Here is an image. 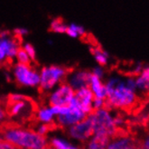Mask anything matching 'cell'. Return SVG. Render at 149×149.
<instances>
[{
  "mask_svg": "<svg viewBox=\"0 0 149 149\" xmlns=\"http://www.w3.org/2000/svg\"><path fill=\"white\" fill-rule=\"evenodd\" d=\"M107 90L106 108L109 109H128L136 103V91L130 89L126 79L112 75L104 81Z\"/></svg>",
  "mask_w": 149,
  "mask_h": 149,
  "instance_id": "obj_1",
  "label": "cell"
},
{
  "mask_svg": "<svg viewBox=\"0 0 149 149\" xmlns=\"http://www.w3.org/2000/svg\"><path fill=\"white\" fill-rule=\"evenodd\" d=\"M0 136L19 149H40L48 146L45 136L20 127H6L1 131Z\"/></svg>",
  "mask_w": 149,
  "mask_h": 149,
  "instance_id": "obj_2",
  "label": "cell"
},
{
  "mask_svg": "<svg viewBox=\"0 0 149 149\" xmlns=\"http://www.w3.org/2000/svg\"><path fill=\"white\" fill-rule=\"evenodd\" d=\"M69 70L58 64L43 66L39 70L40 81L38 89L41 93L47 94L52 89L65 81Z\"/></svg>",
  "mask_w": 149,
  "mask_h": 149,
  "instance_id": "obj_3",
  "label": "cell"
},
{
  "mask_svg": "<svg viewBox=\"0 0 149 149\" xmlns=\"http://www.w3.org/2000/svg\"><path fill=\"white\" fill-rule=\"evenodd\" d=\"M10 73L12 80L18 86L26 89H38L39 70L32 63L24 64L13 62L10 67Z\"/></svg>",
  "mask_w": 149,
  "mask_h": 149,
  "instance_id": "obj_4",
  "label": "cell"
},
{
  "mask_svg": "<svg viewBox=\"0 0 149 149\" xmlns=\"http://www.w3.org/2000/svg\"><path fill=\"white\" fill-rule=\"evenodd\" d=\"M88 118L92 124L94 134H102L111 138L118 133L119 130L115 125L111 109L103 108L93 110L88 115Z\"/></svg>",
  "mask_w": 149,
  "mask_h": 149,
  "instance_id": "obj_5",
  "label": "cell"
},
{
  "mask_svg": "<svg viewBox=\"0 0 149 149\" xmlns=\"http://www.w3.org/2000/svg\"><path fill=\"white\" fill-rule=\"evenodd\" d=\"M7 116L12 119L24 121L30 119L36 113V106L31 99L24 97L15 101H7L6 106Z\"/></svg>",
  "mask_w": 149,
  "mask_h": 149,
  "instance_id": "obj_6",
  "label": "cell"
},
{
  "mask_svg": "<svg viewBox=\"0 0 149 149\" xmlns=\"http://www.w3.org/2000/svg\"><path fill=\"white\" fill-rule=\"evenodd\" d=\"M57 116L55 118L56 127H60L63 128H68L78 122L83 120L88 115L85 114L81 109L77 107L68 105L63 107H56Z\"/></svg>",
  "mask_w": 149,
  "mask_h": 149,
  "instance_id": "obj_7",
  "label": "cell"
},
{
  "mask_svg": "<svg viewBox=\"0 0 149 149\" xmlns=\"http://www.w3.org/2000/svg\"><path fill=\"white\" fill-rule=\"evenodd\" d=\"M75 91L65 81L56 86L46 94L47 103L51 106H68L74 97Z\"/></svg>",
  "mask_w": 149,
  "mask_h": 149,
  "instance_id": "obj_8",
  "label": "cell"
},
{
  "mask_svg": "<svg viewBox=\"0 0 149 149\" xmlns=\"http://www.w3.org/2000/svg\"><path fill=\"white\" fill-rule=\"evenodd\" d=\"M68 134L80 142H87L94 134L92 124L88 116L81 121L68 127Z\"/></svg>",
  "mask_w": 149,
  "mask_h": 149,
  "instance_id": "obj_9",
  "label": "cell"
},
{
  "mask_svg": "<svg viewBox=\"0 0 149 149\" xmlns=\"http://www.w3.org/2000/svg\"><path fill=\"white\" fill-rule=\"evenodd\" d=\"M0 45L6 52L10 63H13L17 52L21 48L22 40L15 36L13 33L1 30L0 31Z\"/></svg>",
  "mask_w": 149,
  "mask_h": 149,
  "instance_id": "obj_10",
  "label": "cell"
},
{
  "mask_svg": "<svg viewBox=\"0 0 149 149\" xmlns=\"http://www.w3.org/2000/svg\"><path fill=\"white\" fill-rule=\"evenodd\" d=\"M94 100V95L89 87H84L81 89L75 91L74 97L69 105L77 107L81 109L85 114L89 115L93 111L92 102Z\"/></svg>",
  "mask_w": 149,
  "mask_h": 149,
  "instance_id": "obj_11",
  "label": "cell"
},
{
  "mask_svg": "<svg viewBox=\"0 0 149 149\" xmlns=\"http://www.w3.org/2000/svg\"><path fill=\"white\" fill-rule=\"evenodd\" d=\"M106 149H141L140 141L134 136L118 133L110 138Z\"/></svg>",
  "mask_w": 149,
  "mask_h": 149,
  "instance_id": "obj_12",
  "label": "cell"
},
{
  "mask_svg": "<svg viewBox=\"0 0 149 149\" xmlns=\"http://www.w3.org/2000/svg\"><path fill=\"white\" fill-rule=\"evenodd\" d=\"M91 71L84 69H72L69 70L65 82L71 86L74 91H78L84 87H88L91 78Z\"/></svg>",
  "mask_w": 149,
  "mask_h": 149,
  "instance_id": "obj_13",
  "label": "cell"
},
{
  "mask_svg": "<svg viewBox=\"0 0 149 149\" xmlns=\"http://www.w3.org/2000/svg\"><path fill=\"white\" fill-rule=\"evenodd\" d=\"M57 116L56 109L54 106H51L48 103L46 105L36 107L34 118L39 123H45L50 125H55V118Z\"/></svg>",
  "mask_w": 149,
  "mask_h": 149,
  "instance_id": "obj_14",
  "label": "cell"
},
{
  "mask_svg": "<svg viewBox=\"0 0 149 149\" xmlns=\"http://www.w3.org/2000/svg\"><path fill=\"white\" fill-rule=\"evenodd\" d=\"M88 87H89V89L93 93L94 98L106 100L107 90H106V86H105L104 80L91 74L89 80V83H88Z\"/></svg>",
  "mask_w": 149,
  "mask_h": 149,
  "instance_id": "obj_15",
  "label": "cell"
},
{
  "mask_svg": "<svg viewBox=\"0 0 149 149\" xmlns=\"http://www.w3.org/2000/svg\"><path fill=\"white\" fill-rule=\"evenodd\" d=\"M91 52L94 61L98 65H100L103 67H106L109 65L111 57L108 51L104 50L100 46L93 45L91 47Z\"/></svg>",
  "mask_w": 149,
  "mask_h": 149,
  "instance_id": "obj_16",
  "label": "cell"
},
{
  "mask_svg": "<svg viewBox=\"0 0 149 149\" xmlns=\"http://www.w3.org/2000/svg\"><path fill=\"white\" fill-rule=\"evenodd\" d=\"M110 137L102 134H93L87 141L86 149H106Z\"/></svg>",
  "mask_w": 149,
  "mask_h": 149,
  "instance_id": "obj_17",
  "label": "cell"
},
{
  "mask_svg": "<svg viewBox=\"0 0 149 149\" xmlns=\"http://www.w3.org/2000/svg\"><path fill=\"white\" fill-rule=\"evenodd\" d=\"M137 91L149 92V65H144L142 72L135 78Z\"/></svg>",
  "mask_w": 149,
  "mask_h": 149,
  "instance_id": "obj_18",
  "label": "cell"
},
{
  "mask_svg": "<svg viewBox=\"0 0 149 149\" xmlns=\"http://www.w3.org/2000/svg\"><path fill=\"white\" fill-rule=\"evenodd\" d=\"M69 37L72 39H79L85 36L86 29L83 25L76 23H70L67 24V29L65 33Z\"/></svg>",
  "mask_w": 149,
  "mask_h": 149,
  "instance_id": "obj_19",
  "label": "cell"
},
{
  "mask_svg": "<svg viewBox=\"0 0 149 149\" xmlns=\"http://www.w3.org/2000/svg\"><path fill=\"white\" fill-rule=\"evenodd\" d=\"M67 23H65V21L62 18H59V17H56V18H54L51 22H50V31L54 33H59V34H63L66 33V29H67Z\"/></svg>",
  "mask_w": 149,
  "mask_h": 149,
  "instance_id": "obj_20",
  "label": "cell"
},
{
  "mask_svg": "<svg viewBox=\"0 0 149 149\" xmlns=\"http://www.w3.org/2000/svg\"><path fill=\"white\" fill-rule=\"evenodd\" d=\"M50 146L52 149H81L80 147L70 144L67 140L59 137L52 138Z\"/></svg>",
  "mask_w": 149,
  "mask_h": 149,
  "instance_id": "obj_21",
  "label": "cell"
},
{
  "mask_svg": "<svg viewBox=\"0 0 149 149\" xmlns=\"http://www.w3.org/2000/svg\"><path fill=\"white\" fill-rule=\"evenodd\" d=\"M15 63H24V64H28V63H33L32 61V59H31V57L28 55L27 52H26L22 48H20L19 51L17 52L15 58Z\"/></svg>",
  "mask_w": 149,
  "mask_h": 149,
  "instance_id": "obj_22",
  "label": "cell"
},
{
  "mask_svg": "<svg viewBox=\"0 0 149 149\" xmlns=\"http://www.w3.org/2000/svg\"><path fill=\"white\" fill-rule=\"evenodd\" d=\"M21 48L24 49L26 52L28 54V55L31 57L33 62L36 60V57H37V52H36V47L33 46V43L29 42H22V45H21Z\"/></svg>",
  "mask_w": 149,
  "mask_h": 149,
  "instance_id": "obj_23",
  "label": "cell"
},
{
  "mask_svg": "<svg viewBox=\"0 0 149 149\" xmlns=\"http://www.w3.org/2000/svg\"><path fill=\"white\" fill-rule=\"evenodd\" d=\"M56 127V125H50V124L40 123V124L36 127V132H37L38 134H40V135H42V136H46V135L52 130V128H54V127Z\"/></svg>",
  "mask_w": 149,
  "mask_h": 149,
  "instance_id": "obj_24",
  "label": "cell"
},
{
  "mask_svg": "<svg viewBox=\"0 0 149 149\" xmlns=\"http://www.w3.org/2000/svg\"><path fill=\"white\" fill-rule=\"evenodd\" d=\"M13 34L17 38H19L22 40L25 36H27L29 34V29L27 27H24V26H17L13 30Z\"/></svg>",
  "mask_w": 149,
  "mask_h": 149,
  "instance_id": "obj_25",
  "label": "cell"
},
{
  "mask_svg": "<svg viewBox=\"0 0 149 149\" xmlns=\"http://www.w3.org/2000/svg\"><path fill=\"white\" fill-rule=\"evenodd\" d=\"M91 73L96 77H98L100 79H102L104 80L105 75H106V71H105V67L100 66V65H96L92 68V70L91 71Z\"/></svg>",
  "mask_w": 149,
  "mask_h": 149,
  "instance_id": "obj_26",
  "label": "cell"
},
{
  "mask_svg": "<svg viewBox=\"0 0 149 149\" xmlns=\"http://www.w3.org/2000/svg\"><path fill=\"white\" fill-rule=\"evenodd\" d=\"M92 108H93V110L106 108V100L100 99V98H94L93 102H92Z\"/></svg>",
  "mask_w": 149,
  "mask_h": 149,
  "instance_id": "obj_27",
  "label": "cell"
},
{
  "mask_svg": "<svg viewBox=\"0 0 149 149\" xmlns=\"http://www.w3.org/2000/svg\"><path fill=\"white\" fill-rule=\"evenodd\" d=\"M0 149H19L13 144L5 140L2 136H0Z\"/></svg>",
  "mask_w": 149,
  "mask_h": 149,
  "instance_id": "obj_28",
  "label": "cell"
},
{
  "mask_svg": "<svg viewBox=\"0 0 149 149\" xmlns=\"http://www.w3.org/2000/svg\"><path fill=\"white\" fill-rule=\"evenodd\" d=\"M9 63H10V61L8 59L6 52L1 47V45H0V65H6Z\"/></svg>",
  "mask_w": 149,
  "mask_h": 149,
  "instance_id": "obj_29",
  "label": "cell"
},
{
  "mask_svg": "<svg viewBox=\"0 0 149 149\" xmlns=\"http://www.w3.org/2000/svg\"><path fill=\"white\" fill-rule=\"evenodd\" d=\"M114 121H115V125L117 127V128L119 130L122 127H123V125L125 124V120L124 118H122L121 116H114Z\"/></svg>",
  "mask_w": 149,
  "mask_h": 149,
  "instance_id": "obj_30",
  "label": "cell"
},
{
  "mask_svg": "<svg viewBox=\"0 0 149 149\" xmlns=\"http://www.w3.org/2000/svg\"><path fill=\"white\" fill-rule=\"evenodd\" d=\"M143 68H144V65H143V63H140V62L136 63H135V66H134V68H133V70H132L133 74H135V75H138L140 72H142Z\"/></svg>",
  "mask_w": 149,
  "mask_h": 149,
  "instance_id": "obj_31",
  "label": "cell"
},
{
  "mask_svg": "<svg viewBox=\"0 0 149 149\" xmlns=\"http://www.w3.org/2000/svg\"><path fill=\"white\" fill-rule=\"evenodd\" d=\"M140 147L141 149H149V135L142 139V141L140 142Z\"/></svg>",
  "mask_w": 149,
  "mask_h": 149,
  "instance_id": "obj_32",
  "label": "cell"
},
{
  "mask_svg": "<svg viewBox=\"0 0 149 149\" xmlns=\"http://www.w3.org/2000/svg\"><path fill=\"white\" fill-rule=\"evenodd\" d=\"M6 117H7L6 109H4L1 105H0V123H2V122L6 118Z\"/></svg>",
  "mask_w": 149,
  "mask_h": 149,
  "instance_id": "obj_33",
  "label": "cell"
},
{
  "mask_svg": "<svg viewBox=\"0 0 149 149\" xmlns=\"http://www.w3.org/2000/svg\"><path fill=\"white\" fill-rule=\"evenodd\" d=\"M40 149H52L51 146H45V147H42V148H40Z\"/></svg>",
  "mask_w": 149,
  "mask_h": 149,
  "instance_id": "obj_34",
  "label": "cell"
},
{
  "mask_svg": "<svg viewBox=\"0 0 149 149\" xmlns=\"http://www.w3.org/2000/svg\"><path fill=\"white\" fill-rule=\"evenodd\" d=\"M0 31H1V29H0Z\"/></svg>",
  "mask_w": 149,
  "mask_h": 149,
  "instance_id": "obj_35",
  "label": "cell"
}]
</instances>
